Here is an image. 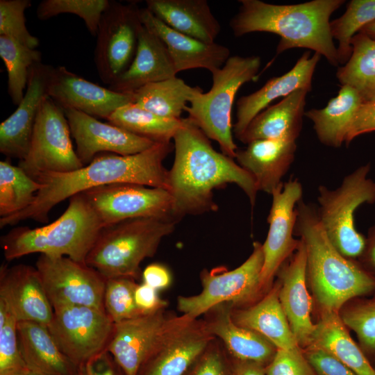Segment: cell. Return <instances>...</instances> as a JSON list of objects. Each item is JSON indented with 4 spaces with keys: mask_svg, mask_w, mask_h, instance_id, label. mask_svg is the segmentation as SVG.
Returning a JSON list of instances; mask_svg holds the SVG:
<instances>
[{
    "mask_svg": "<svg viewBox=\"0 0 375 375\" xmlns=\"http://www.w3.org/2000/svg\"><path fill=\"white\" fill-rule=\"evenodd\" d=\"M174 160L169 170L172 217L215 211L213 191L228 183L237 185L252 206L257 185L252 176L233 158L216 151L209 138L189 117L174 136Z\"/></svg>",
    "mask_w": 375,
    "mask_h": 375,
    "instance_id": "6da1fadb",
    "label": "cell"
},
{
    "mask_svg": "<svg viewBox=\"0 0 375 375\" xmlns=\"http://www.w3.org/2000/svg\"><path fill=\"white\" fill-rule=\"evenodd\" d=\"M173 149L172 142L155 143L135 154L98 155L75 171L41 173L35 178L42 186L33 203L20 212L0 218V227L15 225L28 219L47 223L49 212L58 203L95 187L133 183L169 190V170L163 161Z\"/></svg>",
    "mask_w": 375,
    "mask_h": 375,
    "instance_id": "7a4b0ae2",
    "label": "cell"
},
{
    "mask_svg": "<svg viewBox=\"0 0 375 375\" xmlns=\"http://www.w3.org/2000/svg\"><path fill=\"white\" fill-rule=\"evenodd\" d=\"M294 235L306 253V281L316 312H339L348 301L375 292V277L358 260L348 258L333 246L317 208L302 199L296 207Z\"/></svg>",
    "mask_w": 375,
    "mask_h": 375,
    "instance_id": "3957f363",
    "label": "cell"
},
{
    "mask_svg": "<svg viewBox=\"0 0 375 375\" xmlns=\"http://www.w3.org/2000/svg\"><path fill=\"white\" fill-rule=\"evenodd\" d=\"M239 2L238 12L229 24L235 37L253 32L272 33L280 36L277 54L290 49L305 48L324 56L333 66L340 65L330 17L345 1L313 0L288 5L260 0Z\"/></svg>",
    "mask_w": 375,
    "mask_h": 375,
    "instance_id": "277c9868",
    "label": "cell"
},
{
    "mask_svg": "<svg viewBox=\"0 0 375 375\" xmlns=\"http://www.w3.org/2000/svg\"><path fill=\"white\" fill-rule=\"evenodd\" d=\"M103 228L84 194L81 192L69 198L67 209L56 221L35 228L16 227L1 238V246L8 261L40 253L66 256L85 263Z\"/></svg>",
    "mask_w": 375,
    "mask_h": 375,
    "instance_id": "5b68a950",
    "label": "cell"
},
{
    "mask_svg": "<svg viewBox=\"0 0 375 375\" xmlns=\"http://www.w3.org/2000/svg\"><path fill=\"white\" fill-rule=\"evenodd\" d=\"M174 218H137L103 227L85 263L106 279L137 278L140 265L173 232Z\"/></svg>",
    "mask_w": 375,
    "mask_h": 375,
    "instance_id": "8992f818",
    "label": "cell"
},
{
    "mask_svg": "<svg viewBox=\"0 0 375 375\" xmlns=\"http://www.w3.org/2000/svg\"><path fill=\"white\" fill-rule=\"evenodd\" d=\"M259 56H230L212 72V85L208 92H199L185 111L203 133L216 141L224 154L235 158L238 147L233 138L231 113L235 95L246 83L254 79L260 69Z\"/></svg>",
    "mask_w": 375,
    "mask_h": 375,
    "instance_id": "52a82bcc",
    "label": "cell"
},
{
    "mask_svg": "<svg viewBox=\"0 0 375 375\" xmlns=\"http://www.w3.org/2000/svg\"><path fill=\"white\" fill-rule=\"evenodd\" d=\"M369 163L360 166L345 176L341 185L331 190L318 187L319 221L333 246L344 256L358 260L365 237L356 228L355 212L364 203H375V181L368 177Z\"/></svg>",
    "mask_w": 375,
    "mask_h": 375,
    "instance_id": "ba28073f",
    "label": "cell"
},
{
    "mask_svg": "<svg viewBox=\"0 0 375 375\" xmlns=\"http://www.w3.org/2000/svg\"><path fill=\"white\" fill-rule=\"evenodd\" d=\"M263 262L262 244L256 242L249 257L237 268L224 272H204L201 292L179 297L178 310L183 315L196 319L225 303L232 307H244L255 303L264 295L260 287Z\"/></svg>",
    "mask_w": 375,
    "mask_h": 375,
    "instance_id": "9c48e42d",
    "label": "cell"
},
{
    "mask_svg": "<svg viewBox=\"0 0 375 375\" xmlns=\"http://www.w3.org/2000/svg\"><path fill=\"white\" fill-rule=\"evenodd\" d=\"M71 136L63 109L46 96L38 110L28 153L18 166L33 179L44 172L81 169L84 165L74 149Z\"/></svg>",
    "mask_w": 375,
    "mask_h": 375,
    "instance_id": "30bf717a",
    "label": "cell"
},
{
    "mask_svg": "<svg viewBox=\"0 0 375 375\" xmlns=\"http://www.w3.org/2000/svg\"><path fill=\"white\" fill-rule=\"evenodd\" d=\"M142 26L140 8L135 3L110 1L101 19L94 49L97 71L108 86L132 62Z\"/></svg>",
    "mask_w": 375,
    "mask_h": 375,
    "instance_id": "8fae6325",
    "label": "cell"
},
{
    "mask_svg": "<svg viewBox=\"0 0 375 375\" xmlns=\"http://www.w3.org/2000/svg\"><path fill=\"white\" fill-rule=\"evenodd\" d=\"M114 324L104 310L72 306L54 309L47 328L60 350L77 367L106 351Z\"/></svg>",
    "mask_w": 375,
    "mask_h": 375,
    "instance_id": "7c38bea8",
    "label": "cell"
},
{
    "mask_svg": "<svg viewBox=\"0 0 375 375\" xmlns=\"http://www.w3.org/2000/svg\"><path fill=\"white\" fill-rule=\"evenodd\" d=\"M35 267L53 310L83 306L104 310L106 279L94 268L66 256L42 254Z\"/></svg>",
    "mask_w": 375,
    "mask_h": 375,
    "instance_id": "4fadbf2b",
    "label": "cell"
},
{
    "mask_svg": "<svg viewBox=\"0 0 375 375\" xmlns=\"http://www.w3.org/2000/svg\"><path fill=\"white\" fill-rule=\"evenodd\" d=\"M83 193L103 227L131 219L174 218L172 195L163 188L115 183Z\"/></svg>",
    "mask_w": 375,
    "mask_h": 375,
    "instance_id": "5bb4252c",
    "label": "cell"
},
{
    "mask_svg": "<svg viewBox=\"0 0 375 375\" xmlns=\"http://www.w3.org/2000/svg\"><path fill=\"white\" fill-rule=\"evenodd\" d=\"M302 185L291 178L272 193V202L267 217L269 230L262 244L264 262L260 287L265 294L272 287L278 271L298 248L300 240L295 239L296 207L302 199Z\"/></svg>",
    "mask_w": 375,
    "mask_h": 375,
    "instance_id": "9a60e30c",
    "label": "cell"
},
{
    "mask_svg": "<svg viewBox=\"0 0 375 375\" xmlns=\"http://www.w3.org/2000/svg\"><path fill=\"white\" fill-rule=\"evenodd\" d=\"M171 319L162 309L115 323L106 351L125 375H138L157 350Z\"/></svg>",
    "mask_w": 375,
    "mask_h": 375,
    "instance_id": "2e32d148",
    "label": "cell"
},
{
    "mask_svg": "<svg viewBox=\"0 0 375 375\" xmlns=\"http://www.w3.org/2000/svg\"><path fill=\"white\" fill-rule=\"evenodd\" d=\"M71 134L75 140L76 152L84 165L101 152L132 155L142 152L155 142L136 135L111 123H104L84 112L63 109Z\"/></svg>",
    "mask_w": 375,
    "mask_h": 375,
    "instance_id": "e0dca14e",
    "label": "cell"
},
{
    "mask_svg": "<svg viewBox=\"0 0 375 375\" xmlns=\"http://www.w3.org/2000/svg\"><path fill=\"white\" fill-rule=\"evenodd\" d=\"M47 96L62 109H73L106 119L119 108L134 102L133 93L118 92L102 87L64 66L53 67Z\"/></svg>",
    "mask_w": 375,
    "mask_h": 375,
    "instance_id": "ac0fdd59",
    "label": "cell"
},
{
    "mask_svg": "<svg viewBox=\"0 0 375 375\" xmlns=\"http://www.w3.org/2000/svg\"><path fill=\"white\" fill-rule=\"evenodd\" d=\"M212 338L205 324L185 315L172 318L143 375H183Z\"/></svg>",
    "mask_w": 375,
    "mask_h": 375,
    "instance_id": "d6986e66",
    "label": "cell"
},
{
    "mask_svg": "<svg viewBox=\"0 0 375 375\" xmlns=\"http://www.w3.org/2000/svg\"><path fill=\"white\" fill-rule=\"evenodd\" d=\"M276 276L281 306L297 344L304 349L311 343L316 324L311 316L314 302L307 285L306 253L301 240L297 250L283 263Z\"/></svg>",
    "mask_w": 375,
    "mask_h": 375,
    "instance_id": "ffe728a7",
    "label": "cell"
},
{
    "mask_svg": "<svg viewBox=\"0 0 375 375\" xmlns=\"http://www.w3.org/2000/svg\"><path fill=\"white\" fill-rule=\"evenodd\" d=\"M0 301L17 322H34L48 327L53 318V309L40 274L30 265H1Z\"/></svg>",
    "mask_w": 375,
    "mask_h": 375,
    "instance_id": "44dd1931",
    "label": "cell"
},
{
    "mask_svg": "<svg viewBox=\"0 0 375 375\" xmlns=\"http://www.w3.org/2000/svg\"><path fill=\"white\" fill-rule=\"evenodd\" d=\"M51 65L42 62L31 69L24 97L16 110L0 124V152L22 160L28 153L33 130L47 87Z\"/></svg>",
    "mask_w": 375,
    "mask_h": 375,
    "instance_id": "7402d4cb",
    "label": "cell"
},
{
    "mask_svg": "<svg viewBox=\"0 0 375 375\" xmlns=\"http://www.w3.org/2000/svg\"><path fill=\"white\" fill-rule=\"evenodd\" d=\"M142 24L166 46L177 74L203 68L211 73L221 68L230 57L229 49L216 42L207 43L178 32L167 26L147 8H140Z\"/></svg>",
    "mask_w": 375,
    "mask_h": 375,
    "instance_id": "603a6c76",
    "label": "cell"
},
{
    "mask_svg": "<svg viewBox=\"0 0 375 375\" xmlns=\"http://www.w3.org/2000/svg\"><path fill=\"white\" fill-rule=\"evenodd\" d=\"M321 56L304 53L285 74L275 76L257 91L241 97L237 102L236 122L233 131L238 138L251 120L276 99L285 97L297 90L312 88V81Z\"/></svg>",
    "mask_w": 375,
    "mask_h": 375,
    "instance_id": "cb8c5ba5",
    "label": "cell"
},
{
    "mask_svg": "<svg viewBox=\"0 0 375 375\" xmlns=\"http://www.w3.org/2000/svg\"><path fill=\"white\" fill-rule=\"evenodd\" d=\"M174 62L163 42L141 26L134 58L128 69L111 85L110 90L134 93L140 88L176 76Z\"/></svg>",
    "mask_w": 375,
    "mask_h": 375,
    "instance_id": "d4e9b609",
    "label": "cell"
},
{
    "mask_svg": "<svg viewBox=\"0 0 375 375\" xmlns=\"http://www.w3.org/2000/svg\"><path fill=\"white\" fill-rule=\"evenodd\" d=\"M296 141L258 140L238 149V163L253 178L258 191L272 194L294 160Z\"/></svg>",
    "mask_w": 375,
    "mask_h": 375,
    "instance_id": "484cf974",
    "label": "cell"
},
{
    "mask_svg": "<svg viewBox=\"0 0 375 375\" xmlns=\"http://www.w3.org/2000/svg\"><path fill=\"white\" fill-rule=\"evenodd\" d=\"M308 92L297 90L266 108L251 120L238 139L247 144L258 140L296 141L302 128Z\"/></svg>",
    "mask_w": 375,
    "mask_h": 375,
    "instance_id": "4316f807",
    "label": "cell"
},
{
    "mask_svg": "<svg viewBox=\"0 0 375 375\" xmlns=\"http://www.w3.org/2000/svg\"><path fill=\"white\" fill-rule=\"evenodd\" d=\"M279 282L255 303L231 311L234 322L267 338L277 349H302L297 344L278 299Z\"/></svg>",
    "mask_w": 375,
    "mask_h": 375,
    "instance_id": "83f0119b",
    "label": "cell"
},
{
    "mask_svg": "<svg viewBox=\"0 0 375 375\" xmlns=\"http://www.w3.org/2000/svg\"><path fill=\"white\" fill-rule=\"evenodd\" d=\"M146 5L169 27L204 42H215L221 31L206 0H147Z\"/></svg>",
    "mask_w": 375,
    "mask_h": 375,
    "instance_id": "f1b7e54d",
    "label": "cell"
},
{
    "mask_svg": "<svg viewBox=\"0 0 375 375\" xmlns=\"http://www.w3.org/2000/svg\"><path fill=\"white\" fill-rule=\"evenodd\" d=\"M19 349L29 371L41 375H74L76 366L60 350L48 328L34 322H17Z\"/></svg>",
    "mask_w": 375,
    "mask_h": 375,
    "instance_id": "f546056e",
    "label": "cell"
},
{
    "mask_svg": "<svg viewBox=\"0 0 375 375\" xmlns=\"http://www.w3.org/2000/svg\"><path fill=\"white\" fill-rule=\"evenodd\" d=\"M316 313L317 321L309 347L328 352L358 375H375V368L351 338L338 312Z\"/></svg>",
    "mask_w": 375,
    "mask_h": 375,
    "instance_id": "4dcf8cb0",
    "label": "cell"
},
{
    "mask_svg": "<svg viewBox=\"0 0 375 375\" xmlns=\"http://www.w3.org/2000/svg\"><path fill=\"white\" fill-rule=\"evenodd\" d=\"M231 311V306L219 308L215 317L205 324L208 331L221 339L236 360L267 366L277 348L261 334L237 325L232 319Z\"/></svg>",
    "mask_w": 375,
    "mask_h": 375,
    "instance_id": "1f68e13d",
    "label": "cell"
},
{
    "mask_svg": "<svg viewBox=\"0 0 375 375\" xmlns=\"http://www.w3.org/2000/svg\"><path fill=\"white\" fill-rule=\"evenodd\" d=\"M363 103L358 92L352 87L342 85L336 97L323 108H312L304 116L312 121L321 143L338 148L345 142L351 121Z\"/></svg>",
    "mask_w": 375,
    "mask_h": 375,
    "instance_id": "d6a6232c",
    "label": "cell"
},
{
    "mask_svg": "<svg viewBox=\"0 0 375 375\" xmlns=\"http://www.w3.org/2000/svg\"><path fill=\"white\" fill-rule=\"evenodd\" d=\"M201 91L199 87H192L174 76L140 88L133 93V103L159 116L178 119L187 102Z\"/></svg>",
    "mask_w": 375,
    "mask_h": 375,
    "instance_id": "836d02e7",
    "label": "cell"
},
{
    "mask_svg": "<svg viewBox=\"0 0 375 375\" xmlns=\"http://www.w3.org/2000/svg\"><path fill=\"white\" fill-rule=\"evenodd\" d=\"M351 47V54L338 68L336 77L341 85L354 88L363 103L375 101V40L357 33Z\"/></svg>",
    "mask_w": 375,
    "mask_h": 375,
    "instance_id": "e575fe53",
    "label": "cell"
},
{
    "mask_svg": "<svg viewBox=\"0 0 375 375\" xmlns=\"http://www.w3.org/2000/svg\"><path fill=\"white\" fill-rule=\"evenodd\" d=\"M107 120L155 143L171 142L182 124V118L177 119L163 117L135 103L119 108Z\"/></svg>",
    "mask_w": 375,
    "mask_h": 375,
    "instance_id": "d590c367",
    "label": "cell"
},
{
    "mask_svg": "<svg viewBox=\"0 0 375 375\" xmlns=\"http://www.w3.org/2000/svg\"><path fill=\"white\" fill-rule=\"evenodd\" d=\"M0 57L7 71V91L18 106L26 92L32 67L42 61V53L10 37L0 35Z\"/></svg>",
    "mask_w": 375,
    "mask_h": 375,
    "instance_id": "8d00e7d4",
    "label": "cell"
},
{
    "mask_svg": "<svg viewBox=\"0 0 375 375\" xmlns=\"http://www.w3.org/2000/svg\"><path fill=\"white\" fill-rule=\"evenodd\" d=\"M42 186L19 166H14L8 160H1V218L15 215L28 208Z\"/></svg>",
    "mask_w": 375,
    "mask_h": 375,
    "instance_id": "74e56055",
    "label": "cell"
},
{
    "mask_svg": "<svg viewBox=\"0 0 375 375\" xmlns=\"http://www.w3.org/2000/svg\"><path fill=\"white\" fill-rule=\"evenodd\" d=\"M375 20V0H351L340 17L331 21V32L338 42L340 64L344 65L351 52V39L366 24Z\"/></svg>",
    "mask_w": 375,
    "mask_h": 375,
    "instance_id": "f35d334b",
    "label": "cell"
},
{
    "mask_svg": "<svg viewBox=\"0 0 375 375\" xmlns=\"http://www.w3.org/2000/svg\"><path fill=\"white\" fill-rule=\"evenodd\" d=\"M338 314L347 328L356 333L358 345L370 359L375 354V292L348 301Z\"/></svg>",
    "mask_w": 375,
    "mask_h": 375,
    "instance_id": "ab89813d",
    "label": "cell"
},
{
    "mask_svg": "<svg viewBox=\"0 0 375 375\" xmlns=\"http://www.w3.org/2000/svg\"><path fill=\"white\" fill-rule=\"evenodd\" d=\"M110 3L109 0H43L38 6L36 15L40 20H47L60 14L72 13L81 17L90 33L96 37Z\"/></svg>",
    "mask_w": 375,
    "mask_h": 375,
    "instance_id": "60d3db41",
    "label": "cell"
},
{
    "mask_svg": "<svg viewBox=\"0 0 375 375\" xmlns=\"http://www.w3.org/2000/svg\"><path fill=\"white\" fill-rule=\"evenodd\" d=\"M17 322L0 301V375H26L29 372L19 349Z\"/></svg>",
    "mask_w": 375,
    "mask_h": 375,
    "instance_id": "b9f144b4",
    "label": "cell"
},
{
    "mask_svg": "<svg viewBox=\"0 0 375 375\" xmlns=\"http://www.w3.org/2000/svg\"><path fill=\"white\" fill-rule=\"evenodd\" d=\"M137 285L134 278H131L106 279L104 310L115 324L143 315L135 302L134 293Z\"/></svg>",
    "mask_w": 375,
    "mask_h": 375,
    "instance_id": "7bdbcfd3",
    "label": "cell"
},
{
    "mask_svg": "<svg viewBox=\"0 0 375 375\" xmlns=\"http://www.w3.org/2000/svg\"><path fill=\"white\" fill-rule=\"evenodd\" d=\"M31 6L30 0L0 1V35L10 37L26 46L36 49L40 41L29 32L25 11Z\"/></svg>",
    "mask_w": 375,
    "mask_h": 375,
    "instance_id": "ee69618b",
    "label": "cell"
},
{
    "mask_svg": "<svg viewBox=\"0 0 375 375\" xmlns=\"http://www.w3.org/2000/svg\"><path fill=\"white\" fill-rule=\"evenodd\" d=\"M266 375H316L305 357L303 349L285 350L277 349L265 367Z\"/></svg>",
    "mask_w": 375,
    "mask_h": 375,
    "instance_id": "f6af8a7d",
    "label": "cell"
},
{
    "mask_svg": "<svg viewBox=\"0 0 375 375\" xmlns=\"http://www.w3.org/2000/svg\"><path fill=\"white\" fill-rule=\"evenodd\" d=\"M303 352L316 375H358L322 349L309 347L303 349Z\"/></svg>",
    "mask_w": 375,
    "mask_h": 375,
    "instance_id": "bcb514c9",
    "label": "cell"
},
{
    "mask_svg": "<svg viewBox=\"0 0 375 375\" xmlns=\"http://www.w3.org/2000/svg\"><path fill=\"white\" fill-rule=\"evenodd\" d=\"M375 131V101L363 103L356 112L346 136L349 144L358 136Z\"/></svg>",
    "mask_w": 375,
    "mask_h": 375,
    "instance_id": "7dc6e473",
    "label": "cell"
},
{
    "mask_svg": "<svg viewBox=\"0 0 375 375\" xmlns=\"http://www.w3.org/2000/svg\"><path fill=\"white\" fill-rule=\"evenodd\" d=\"M158 290L149 285L142 283L137 285L134 298L138 308L142 314H149L165 309L167 303L161 299Z\"/></svg>",
    "mask_w": 375,
    "mask_h": 375,
    "instance_id": "c3c4849f",
    "label": "cell"
},
{
    "mask_svg": "<svg viewBox=\"0 0 375 375\" xmlns=\"http://www.w3.org/2000/svg\"><path fill=\"white\" fill-rule=\"evenodd\" d=\"M110 354L104 351L97 357L76 367L74 375H117Z\"/></svg>",
    "mask_w": 375,
    "mask_h": 375,
    "instance_id": "681fc988",
    "label": "cell"
},
{
    "mask_svg": "<svg viewBox=\"0 0 375 375\" xmlns=\"http://www.w3.org/2000/svg\"><path fill=\"white\" fill-rule=\"evenodd\" d=\"M144 283L156 290H163L169 286L172 276L168 269L160 264H151L142 272Z\"/></svg>",
    "mask_w": 375,
    "mask_h": 375,
    "instance_id": "f907efd6",
    "label": "cell"
},
{
    "mask_svg": "<svg viewBox=\"0 0 375 375\" xmlns=\"http://www.w3.org/2000/svg\"><path fill=\"white\" fill-rule=\"evenodd\" d=\"M192 375H226L223 360L217 352L205 354Z\"/></svg>",
    "mask_w": 375,
    "mask_h": 375,
    "instance_id": "816d5d0a",
    "label": "cell"
},
{
    "mask_svg": "<svg viewBox=\"0 0 375 375\" xmlns=\"http://www.w3.org/2000/svg\"><path fill=\"white\" fill-rule=\"evenodd\" d=\"M358 260L375 277V224L368 231L364 249Z\"/></svg>",
    "mask_w": 375,
    "mask_h": 375,
    "instance_id": "f5cc1de1",
    "label": "cell"
},
{
    "mask_svg": "<svg viewBox=\"0 0 375 375\" xmlns=\"http://www.w3.org/2000/svg\"><path fill=\"white\" fill-rule=\"evenodd\" d=\"M265 367L256 362L237 360L233 375H266Z\"/></svg>",
    "mask_w": 375,
    "mask_h": 375,
    "instance_id": "db71d44e",
    "label": "cell"
},
{
    "mask_svg": "<svg viewBox=\"0 0 375 375\" xmlns=\"http://www.w3.org/2000/svg\"><path fill=\"white\" fill-rule=\"evenodd\" d=\"M358 33H363L375 40V20L362 27Z\"/></svg>",
    "mask_w": 375,
    "mask_h": 375,
    "instance_id": "11a10c76",
    "label": "cell"
},
{
    "mask_svg": "<svg viewBox=\"0 0 375 375\" xmlns=\"http://www.w3.org/2000/svg\"><path fill=\"white\" fill-rule=\"evenodd\" d=\"M369 360L375 368V354L369 359Z\"/></svg>",
    "mask_w": 375,
    "mask_h": 375,
    "instance_id": "9f6ffc18",
    "label": "cell"
},
{
    "mask_svg": "<svg viewBox=\"0 0 375 375\" xmlns=\"http://www.w3.org/2000/svg\"><path fill=\"white\" fill-rule=\"evenodd\" d=\"M26 375H41V374H37V373H35V372H31L29 371Z\"/></svg>",
    "mask_w": 375,
    "mask_h": 375,
    "instance_id": "6f0895ef",
    "label": "cell"
}]
</instances>
